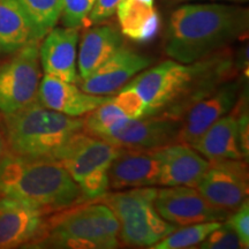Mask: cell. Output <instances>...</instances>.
I'll return each instance as SVG.
<instances>
[{"label": "cell", "mask_w": 249, "mask_h": 249, "mask_svg": "<svg viewBox=\"0 0 249 249\" xmlns=\"http://www.w3.org/2000/svg\"><path fill=\"white\" fill-rule=\"evenodd\" d=\"M156 151L160 165L158 185L163 187H196L210 164L185 143H173Z\"/></svg>", "instance_id": "15"}, {"label": "cell", "mask_w": 249, "mask_h": 249, "mask_svg": "<svg viewBox=\"0 0 249 249\" xmlns=\"http://www.w3.org/2000/svg\"><path fill=\"white\" fill-rule=\"evenodd\" d=\"M247 161L226 160L211 161L195 187L213 207L229 213L248 200Z\"/></svg>", "instance_id": "9"}, {"label": "cell", "mask_w": 249, "mask_h": 249, "mask_svg": "<svg viewBox=\"0 0 249 249\" xmlns=\"http://www.w3.org/2000/svg\"><path fill=\"white\" fill-rule=\"evenodd\" d=\"M222 222H205L186 225L176 229L157 244L151 246L154 249H183L200 245L213 230L220 226Z\"/></svg>", "instance_id": "23"}, {"label": "cell", "mask_w": 249, "mask_h": 249, "mask_svg": "<svg viewBox=\"0 0 249 249\" xmlns=\"http://www.w3.org/2000/svg\"><path fill=\"white\" fill-rule=\"evenodd\" d=\"M77 42L79 33L75 28H52L39 46L44 73L67 82H76Z\"/></svg>", "instance_id": "18"}, {"label": "cell", "mask_w": 249, "mask_h": 249, "mask_svg": "<svg viewBox=\"0 0 249 249\" xmlns=\"http://www.w3.org/2000/svg\"><path fill=\"white\" fill-rule=\"evenodd\" d=\"M124 46L123 36L113 26H97L87 30L80 43L79 76L86 79Z\"/></svg>", "instance_id": "19"}, {"label": "cell", "mask_w": 249, "mask_h": 249, "mask_svg": "<svg viewBox=\"0 0 249 249\" xmlns=\"http://www.w3.org/2000/svg\"><path fill=\"white\" fill-rule=\"evenodd\" d=\"M7 142H6L5 134L2 133V130L0 129V160L4 158V156L7 154Z\"/></svg>", "instance_id": "30"}, {"label": "cell", "mask_w": 249, "mask_h": 249, "mask_svg": "<svg viewBox=\"0 0 249 249\" xmlns=\"http://www.w3.org/2000/svg\"><path fill=\"white\" fill-rule=\"evenodd\" d=\"M39 40L24 45L0 64V112L9 116L37 101L40 82Z\"/></svg>", "instance_id": "7"}, {"label": "cell", "mask_w": 249, "mask_h": 249, "mask_svg": "<svg viewBox=\"0 0 249 249\" xmlns=\"http://www.w3.org/2000/svg\"><path fill=\"white\" fill-rule=\"evenodd\" d=\"M226 223L232 227L233 231L240 239L244 248L249 247V204L246 200L238 209L232 211L226 218Z\"/></svg>", "instance_id": "28"}, {"label": "cell", "mask_w": 249, "mask_h": 249, "mask_svg": "<svg viewBox=\"0 0 249 249\" xmlns=\"http://www.w3.org/2000/svg\"><path fill=\"white\" fill-rule=\"evenodd\" d=\"M39 40L18 0H0V52L11 53Z\"/></svg>", "instance_id": "21"}, {"label": "cell", "mask_w": 249, "mask_h": 249, "mask_svg": "<svg viewBox=\"0 0 249 249\" xmlns=\"http://www.w3.org/2000/svg\"><path fill=\"white\" fill-rule=\"evenodd\" d=\"M116 11L121 34L134 42H150L160 33V17L155 0H120Z\"/></svg>", "instance_id": "20"}, {"label": "cell", "mask_w": 249, "mask_h": 249, "mask_svg": "<svg viewBox=\"0 0 249 249\" xmlns=\"http://www.w3.org/2000/svg\"><path fill=\"white\" fill-rule=\"evenodd\" d=\"M111 101L124 112V116L132 118V119L145 117V114H147V107H145L141 96L133 87L128 85L120 89L119 93L113 96Z\"/></svg>", "instance_id": "25"}, {"label": "cell", "mask_w": 249, "mask_h": 249, "mask_svg": "<svg viewBox=\"0 0 249 249\" xmlns=\"http://www.w3.org/2000/svg\"><path fill=\"white\" fill-rule=\"evenodd\" d=\"M119 222L113 211L99 202L65 209L45 223L40 235L67 236L91 242L98 249H112L119 246Z\"/></svg>", "instance_id": "6"}, {"label": "cell", "mask_w": 249, "mask_h": 249, "mask_svg": "<svg viewBox=\"0 0 249 249\" xmlns=\"http://www.w3.org/2000/svg\"><path fill=\"white\" fill-rule=\"evenodd\" d=\"M156 193L154 186L140 187L111 194L105 193L97 198L116 214L120 226L119 238L124 244L151 247L177 229L155 209Z\"/></svg>", "instance_id": "4"}, {"label": "cell", "mask_w": 249, "mask_h": 249, "mask_svg": "<svg viewBox=\"0 0 249 249\" xmlns=\"http://www.w3.org/2000/svg\"><path fill=\"white\" fill-rule=\"evenodd\" d=\"M240 96V82L230 80L196 101L180 117L179 143L192 145L211 124L234 107Z\"/></svg>", "instance_id": "11"}, {"label": "cell", "mask_w": 249, "mask_h": 249, "mask_svg": "<svg viewBox=\"0 0 249 249\" xmlns=\"http://www.w3.org/2000/svg\"><path fill=\"white\" fill-rule=\"evenodd\" d=\"M247 11L223 4H192L171 15L165 37V52L173 60L192 64L219 52L244 35Z\"/></svg>", "instance_id": "1"}, {"label": "cell", "mask_w": 249, "mask_h": 249, "mask_svg": "<svg viewBox=\"0 0 249 249\" xmlns=\"http://www.w3.org/2000/svg\"><path fill=\"white\" fill-rule=\"evenodd\" d=\"M119 1L120 0H95L87 24H98L107 20L114 14Z\"/></svg>", "instance_id": "29"}, {"label": "cell", "mask_w": 249, "mask_h": 249, "mask_svg": "<svg viewBox=\"0 0 249 249\" xmlns=\"http://www.w3.org/2000/svg\"><path fill=\"white\" fill-rule=\"evenodd\" d=\"M35 28L36 35L42 39L61 17V0H18Z\"/></svg>", "instance_id": "22"}, {"label": "cell", "mask_w": 249, "mask_h": 249, "mask_svg": "<svg viewBox=\"0 0 249 249\" xmlns=\"http://www.w3.org/2000/svg\"><path fill=\"white\" fill-rule=\"evenodd\" d=\"M154 205L161 218L176 226L223 222L231 213L213 207L195 187L188 186L157 189Z\"/></svg>", "instance_id": "10"}, {"label": "cell", "mask_w": 249, "mask_h": 249, "mask_svg": "<svg viewBox=\"0 0 249 249\" xmlns=\"http://www.w3.org/2000/svg\"><path fill=\"white\" fill-rule=\"evenodd\" d=\"M87 114L88 116L83 118L85 119V132L96 136V138H99L102 134L114 126L118 121L126 117L124 112L112 103L111 99L103 103L102 105Z\"/></svg>", "instance_id": "24"}, {"label": "cell", "mask_w": 249, "mask_h": 249, "mask_svg": "<svg viewBox=\"0 0 249 249\" xmlns=\"http://www.w3.org/2000/svg\"><path fill=\"white\" fill-rule=\"evenodd\" d=\"M111 96H97L82 91L74 85L58 77L45 74L40 79L37 102L50 110L70 117H82L95 110Z\"/></svg>", "instance_id": "17"}, {"label": "cell", "mask_w": 249, "mask_h": 249, "mask_svg": "<svg viewBox=\"0 0 249 249\" xmlns=\"http://www.w3.org/2000/svg\"><path fill=\"white\" fill-rule=\"evenodd\" d=\"M160 158L155 150L123 149L108 169L112 189H129L158 185Z\"/></svg>", "instance_id": "16"}, {"label": "cell", "mask_w": 249, "mask_h": 249, "mask_svg": "<svg viewBox=\"0 0 249 249\" xmlns=\"http://www.w3.org/2000/svg\"><path fill=\"white\" fill-rule=\"evenodd\" d=\"M121 148L90 134H75L59 152L58 160L80 187L82 203L95 201L110 188L108 169Z\"/></svg>", "instance_id": "5"}, {"label": "cell", "mask_w": 249, "mask_h": 249, "mask_svg": "<svg viewBox=\"0 0 249 249\" xmlns=\"http://www.w3.org/2000/svg\"><path fill=\"white\" fill-rule=\"evenodd\" d=\"M46 211L27 202L0 197V249L31 244L45 227Z\"/></svg>", "instance_id": "12"}, {"label": "cell", "mask_w": 249, "mask_h": 249, "mask_svg": "<svg viewBox=\"0 0 249 249\" xmlns=\"http://www.w3.org/2000/svg\"><path fill=\"white\" fill-rule=\"evenodd\" d=\"M180 120L155 114L138 119L124 117L99 139L116 147L135 150H155L179 143Z\"/></svg>", "instance_id": "8"}, {"label": "cell", "mask_w": 249, "mask_h": 249, "mask_svg": "<svg viewBox=\"0 0 249 249\" xmlns=\"http://www.w3.org/2000/svg\"><path fill=\"white\" fill-rule=\"evenodd\" d=\"M231 1H245V0H231Z\"/></svg>", "instance_id": "31"}, {"label": "cell", "mask_w": 249, "mask_h": 249, "mask_svg": "<svg viewBox=\"0 0 249 249\" xmlns=\"http://www.w3.org/2000/svg\"><path fill=\"white\" fill-rule=\"evenodd\" d=\"M61 20L65 27L79 29L87 24L93 0H61Z\"/></svg>", "instance_id": "26"}, {"label": "cell", "mask_w": 249, "mask_h": 249, "mask_svg": "<svg viewBox=\"0 0 249 249\" xmlns=\"http://www.w3.org/2000/svg\"><path fill=\"white\" fill-rule=\"evenodd\" d=\"M0 197L27 202L48 213L82 204L79 185L58 160L8 151L0 160Z\"/></svg>", "instance_id": "2"}, {"label": "cell", "mask_w": 249, "mask_h": 249, "mask_svg": "<svg viewBox=\"0 0 249 249\" xmlns=\"http://www.w3.org/2000/svg\"><path fill=\"white\" fill-rule=\"evenodd\" d=\"M151 58L121 48L98 67L91 75L80 81V89L97 96H112L123 89L130 79L151 65Z\"/></svg>", "instance_id": "13"}, {"label": "cell", "mask_w": 249, "mask_h": 249, "mask_svg": "<svg viewBox=\"0 0 249 249\" xmlns=\"http://www.w3.org/2000/svg\"><path fill=\"white\" fill-rule=\"evenodd\" d=\"M240 104L241 97L229 113L211 124L203 135L191 145L210 163L226 160L247 161L242 151L239 121Z\"/></svg>", "instance_id": "14"}, {"label": "cell", "mask_w": 249, "mask_h": 249, "mask_svg": "<svg viewBox=\"0 0 249 249\" xmlns=\"http://www.w3.org/2000/svg\"><path fill=\"white\" fill-rule=\"evenodd\" d=\"M202 249H240L244 248L240 239L226 222L220 224L200 244Z\"/></svg>", "instance_id": "27"}, {"label": "cell", "mask_w": 249, "mask_h": 249, "mask_svg": "<svg viewBox=\"0 0 249 249\" xmlns=\"http://www.w3.org/2000/svg\"><path fill=\"white\" fill-rule=\"evenodd\" d=\"M83 130V118L50 110L37 101L5 116L8 152L26 158L55 160L66 143Z\"/></svg>", "instance_id": "3"}]
</instances>
